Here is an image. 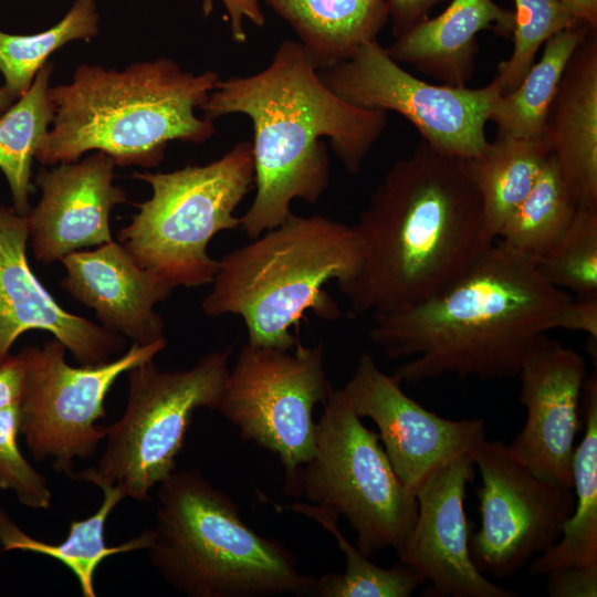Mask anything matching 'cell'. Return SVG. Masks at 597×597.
Here are the masks:
<instances>
[{"label":"cell","mask_w":597,"mask_h":597,"mask_svg":"<svg viewBox=\"0 0 597 597\" xmlns=\"http://www.w3.org/2000/svg\"><path fill=\"white\" fill-rule=\"evenodd\" d=\"M514 4L512 53L499 64L493 78L501 95L521 83L549 38L579 23L558 0H514Z\"/></svg>","instance_id":"1f68e13d"},{"label":"cell","mask_w":597,"mask_h":597,"mask_svg":"<svg viewBox=\"0 0 597 597\" xmlns=\"http://www.w3.org/2000/svg\"><path fill=\"white\" fill-rule=\"evenodd\" d=\"M23 381V367L18 355L0 364V410L19 401Z\"/></svg>","instance_id":"74e56055"},{"label":"cell","mask_w":597,"mask_h":597,"mask_svg":"<svg viewBox=\"0 0 597 597\" xmlns=\"http://www.w3.org/2000/svg\"><path fill=\"white\" fill-rule=\"evenodd\" d=\"M316 423L315 451L303 467L300 494L343 515L366 556L400 549L411 532L418 502L399 479L380 443L342 388L332 389Z\"/></svg>","instance_id":"9c48e42d"},{"label":"cell","mask_w":597,"mask_h":597,"mask_svg":"<svg viewBox=\"0 0 597 597\" xmlns=\"http://www.w3.org/2000/svg\"><path fill=\"white\" fill-rule=\"evenodd\" d=\"M284 509L307 515L336 540L346 556L342 574H327L316 579V597H408L427 580L415 567L399 561L390 568L374 564L369 556L353 546L337 526L338 514L317 504L294 503Z\"/></svg>","instance_id":"83f0119b"},{"label":"cell","mask_w":597,"mask_h":597,"mask_svg":"<svg viewBox=\"0 0 597 597\" xmlns=\"http://www.w3.org/2000/svg\"><path fill=\"white\" fill-rule=\"evenodd\" d=\"M354 227L360 266L337 285L354 314H385L428 300L496 240L465 159L425 142L390 167Z\"/></svg>","instance_id":"3957f363"},{"label":"cell","mask_w":597,"mask_h":597,"mask_svg":"<svg viewBox=\"0 0 597 597\" xmlns=\"http://www.w3.org/2000/svg\"><path fill=\"white\" fill-rule=\"evenodd\" d=\"M1 549H2V547H1V545H0V553H1Z\"/></svg>","instance_id":"60d3db41"},{"label":"cell","mask_w":597,"mask_h":597,"mask_svg":"<svg viewBox=\"0 0 597 597\" xmlns=\"http://www.w3.org/2000/svg\"><path fill=\"white\" fill-rule=\"evenodd\" d=\"M297 35L317 71L350 59L388 20L386 0H265Z\"/></svg>","instance_id":"7402d4cb"},{"label":"cell","mask_w":597,"mask_h":597,"mask_svg":"<svg viewBox=\"0 0 597 597\" xmlns=\"http://www.w3.org/2000/svg\"><path fill=\"white\" fill-rule=\"evenodd\" d=\"M473 479L470 454L452 460L427 479L415 491L417 517L397 555L431 583L430 596L514 597V591L490 582L470 556L464 499Z\"/></svg>","instance_id":"9a60e30c"},{"label":"cell","mask_w":597,"mask_h":597,"mask_svg":"<svg viewBox=\"0 0 597 597\" xmlns=\"http://www.w3.org/2000/svg\"><path fill=\"white\" fill-rule=\"evenodd\" d=\"M557 328L584 332L597 343V296L570 297L559 314Z\"/></svg>","instance_id":"d590c367"},{"label":"cell","mask_w":597,"mask_h":597,"mask_svg":"<svg viewBox=\"0 0 597 597\" xmlns=\"http://www.w3.org/2000/svg\"><path fill=\"white\" fill-rule=\"evenodd\" d=\"M318 74L355 106L400 114L439 153L467 160L480 156L489 144L485 125L501 96L493 80L479 88L428 83L401 67L377 40Z\"/></svg>","instance_id":"7c38bea8"},{"label":"cell","mask_w":597,"mask_h":597,"mask_svg":"<svg viewBox=\"0 0 597 597\" xmlns=\"http://www.w3.org/2000/svg\"><path fill=\"white\" fill-rule=\"evenodd\" d=\"M579 22L597 29V0H558Z\"/></svg>","instance_id":"f35d334b"},{"label":"cell","mask_w":597,"mask_h":597,"mask_svg":"<svg viewBox=\"0 0 597 597\" xmlns=\"http://www.w3.org/2000/svg\"><path fill=\"white\" fill-rule=\"evenodd\" d=\"M27 216L0 203V364L28 331H45L64 345L80 365L113 359L127 339L101 324L64 310L30 268Z\"/></svg>","instance_id":"e0dca14e"},{"label":"cell","mask_w":597,"mask_h":597,"mask_svg":"<svg viewBox=\"0 0 597 597\" xmlns=\"http://www.w3.org/2000/svg\"><path fill=\"white\" fill-rule=\"evenodd\" d=\"M585 432L573 458L575 505L561 536L530 564L533 576L565 567L597 569V378H586Z\"/></svg>","instance_id":"603a6c76"},{"label":"cell","mask_w":597,"mask_h":597,"mask_svg":"<svg viewBox=\"0 0 597 597\" xmlns=\"http://www.w3.org/2000/svg\"><path fill=\"white\" fill-rule=\"evenodd\" d=\"M543 138L578 206H597V32L570 57L548 108Z\"/></svg>","instance_id":"ffe728a7"},{"label":"cell","mask_w":597,"mask_h":597,"mask_svg":"<svg viewBox=\"0 0 597 597\" xmlns=\"http://www.w3.org/2000/svg\"><path fill=\"white\" fill-rule=\"evenodd\" d=\"M441 0H386L388 19L395 38L428 18L429 11Z\"/></svg>","instance_id":"8d00e7d4"},{"label":"cell","mask_w":597,"mask_h":597,"mask_svg":"<svg viewBox=\"0 0 597 597\" xmlns=\"http://www.w3.org/2000/svg\"><path fill=\"white\" fill-rule=\"evenodd\" d=\"M252 240L218 261L201 303L205 315H238L249 344L284 350L300 343L291 328L307 311L328 321L342 316L325 284L345 283L360 266L363 244L354 226L291 213Z\"/></svg>","instance_id":"5b68a950"},{"label":"cell","mask_w":597,"mask_h":597,"mask_svg":"<svg viewBox=\"0 0 597 597\" xmlns=\"http://www.w3.org/2000/svg\"><path fill=\"white\" fill-rule=\"evenodd\" d=\"M230 355L231 348L211 352L187 369L160 370L150 359L127 370L126 407L116 422L105 427L102 457L71 478L148 501L150 490L176 470L195 411L217 410Z\"/></svg>","instance_id":"ba28073f"},{"label":"cell","mask_w":597,"mask_h":597,"mask_svg":"<svg viewBox=\"0 0 597 597\" xmlns=\"http://www.w3.org/2000/svg\"><path fill=\"white\" fill-rule=\"evenodd\" d=\"M569 300L533 258L496 239L443 291L408 308L371 315L368 336L386 357H410L394 373L400 383L446 375L513 378L557 328Z\"/></svg>","instance_id":"6da1fadb"},{"label":"cell","mask_w":597,"mask_h":597,"mask_svg":"<svg viewBox=\"0 0 597 597\" xmlns=\"http://www.w3.org/2000/svg\"><path fill=\"white\" fill-rule=\"evenodd\" d=\"M227 11L231 35L234 42L244 43L247 33L244 22L249 21L256 27L265 24V15L259 0H220ZM214 0H202V13L209 17L213 10Z\"/></svg>","instance_id":"e575fe53"},{"label":"cell","mask_w":597,"mask_h":597,"mask_svg":"<svg viewBox=\"0 0 597 597\" xmlns=\"http://www.w3.org/2000/svg\"><path fill=\"white\" fill-rule=\"evenodd\" d=\"M166 339L132 344L117 358L96 365L71 366L57 339L24 347L17 355L23 367L18 401L19 433L36 461L50 459L56 472L72 476L74 460L93 457L105 439V398L117 378L132 367L154 359Z\"/></svg>","instance_id":"8fae6325"},{"label":"cell","mask_w":597,"mask_h":597,"mask_svg":"<svg viewBox=\"0 0 597 597\" xmlns=\"http://www.w3.org/2000/svg\"><path fill=\"white\" fill-rule=\"evenodd\" d=\"M517 376L526 421L509 447L538 476L573 489L585 362L573 348L547 337L526 358Z\"/></svg>","instance_id":"2e32d148"},{"label":"cell","mask_w":597,"mask_h":597,"mask_svg":"<svg viewBox=\"0 0 597 597\" xmlns=\"http://www.w3.org/2000/svg\"><path fill=\"white\" fill-rule=\"evenodd\" d=\"M18 98L4 86L0 87V114L8 109Z\"/></svg>","instance_id":"ab89813d"},{"label":"cell","mask_w":597,"mask_h":597,"mask_svg":"<svg viewBox=\"0 0 597 597\" xmlns=\"http://www.w3.org/2000/svg\"><path fill=\"white\" fill-rule=\"evenodd\" d=\"M535 262L555 287L597 296V206H578L564 233Z\"/></svg>","instance_id":"4dcf8cb0"},{"label":"cell","mask_w":597,"mask_h":597,"mask_svg":"<svg viewBox=\"0 0 597 597\" xmlns=\"http://www.w3.org/2000/svg\"><path fill=\"white\" fill-rule=\"evenodd\" d=\"M51 167L34 176L41 198L27 216L29 242L44 265L114 240L111 213L127 202V192L114 184L116 164L102 151Z\"/></svg>","instance_id":"ac0fdd59"},{"label":"cell","mask_w":597,"mask_h":597,"mask_svg":"<svg viewBox=\"0 0 597 597\" xmlns=\"http://www.w3.org/2000/svg\"><path fill=\"white\" fill-rule=\"evenodd\" d=\"M368 353L342 388L360 418L371 419L399 479L415 491L452 460L470 454L485 439L482 419L452 420L427 410L404 392Z\"/></svg>","instance_id":"5bb4252c"},{"label":"cell","mask_w":597,"mask_h":597,"mask_svg":"<svg viewBox=\"0 0 597 597\" xmlns=\"http://www.w3.org/2000/svg\"><path fill=\"white\" fill-rule=\"evenodd\" d=\"M220 76L195 74L168 57L124 70L81 64L71 82L50 88L54 118L36 156L43 166L102 151L116 166L158 167L169 142L200 144L216 133L195 114Z\"/></svg>","instance_id":"277c9868"},{"label":"cell","mask_w":597,"mask_h":597,"mask_svg":"<svg viewBox=\"0 0 597 597\" xmlns=\"http://www.w3.org/2000/svg\"><path fill=\"white\" fill-rule=\"evenodd\" d=\"M103 493V502L98 510L84 520L72 521L67 537L59 544L31 537L0 509L2 549L31 552L59 561L76 577L83 597H96L94 576L101 563L112 555L147 549L150 543V530L147 528L119 545H106L104 536L106 521L124 498L114 488L105 489Z\"/></svg>","instance_id":"d4e9b609"},{"label":"cell","mask_w":597,"mask_h":597,"mask_svg":"<svg viewBox=\"0 0 597 597\" xmlns=\"http://www.w3.org/2000/svg\"><path fill=\"white\" fill-rule=\"evenodd\" d=\"M513 27L514 13L493 0H452L441 14L416 24L385 50L397 63L462 87L473 72L478 33L494 29L509 35Z\"/></svg>","instance_id":"44dd1931"},{"label":"cell","mask_w":597,"mask_h":597,"mask_svg":"<svg viewBox=\"0 0 597 597\" xmlns=\"http://www.w3.org/2000/svg\"><path fill=\"white\" fill-rule=\"evenodd\" d=\"M18 402L0 410V489L11 491L18 501L34 510H48L52 492L46 476L39 473L18 447Z\"/></svg>","instance_id":"d6a6232c"},{"label":"cell","mask_w":597,"mask_h":597,"mask_svg":"<svg viewBox=\"0 0 597 597\" xmlns=\"http://www.w3.org/2000/svg\"><path fill=\"white\" fill-rule=\"evenodd\" d=\"M324 345L295 350L247 343L229 369L217 410L244 440L274 453L285 490L300 495L303 467L315 451L313 409L333 389L323 367Z\"/></svg>","instance_id":"30bf717a"},{"label":"cell","mask_w":597,"mask_h":597,"mask_svg":"<svg viewBox=\"0 0 597 597\" xmlns=\"http://www.w3.org/2000/svg\"><path fill=\"white\" fill-rule=\"evenodd\" d=\"M61 263V286L93 310L103 327L139 346L166 339L165 322L155 306L174 287L138 265L118 241L75 251Z\"/></svg>","instance_id":"d6986e66"},{"label":"cell","mask_w":597,"mask_h":597,"mask_svg":"<svg viewBox=\"0 0 597 597\" xmlns=\"http://www.w3.org/2000/svg\"><path fill=\"white\" fill-rule=\"evenodd\" d=\"M578 203L549 155L524 200L498 239L534 260L548 251L572 222Z\"/></svg>","instance_id":"f1b7e54d"},{"label":"cell","mask_w":597,"mask_h":597,"mask_svg":"<svg viewBox=\"0 0 597 597\" xmlns=\"http://www.w3.org/2000/svg\"><path fill=\"white\" fill-rule=\"evenodd\" d=\"M591 30L579 22L545 42L540 61L513 91L495 101L489 122L496 125L498 132L523 138L543 137L545 118L565 69Z\"/></svg>","instance_id":"484cf974"},{"label":"cell","mask_w":597,"mask_h":597,"mask_svg":"<svg viewBox=\"0 0 597 597\" xmlns=\"http://www.w3.org/2000/svg\"><path fill=\"white\" fill-rule=\"evenodd\" d=\"M158 485L146 551L175 589L189 597L314 596L317 577L298 572L282 543L249 527L200 471L175 470Z\"/></svg>","instance_id":"8992f818"},{"label":"cell","mask_w":597,"mask_h":597,"mask_svg":"<svg viewBox=\"0 0 597 597\" xmlns=\"http://www.w3.org/2000/svg\"><path fill=\"white\" fill-rule=\"evenodd\" d=\"M546 590L552 597H596L597 569L565 567L546 574Z\"/></svg>","instance_id":"836d02e7"},{"label":"cell","mask_w":597,"mask_h":597,"mask_svg":"<svg viewBox=\"0 0 597 597\" xmlns=\"http://www.w3.org/2000/svg\"><path fill=\"white\" fill-rule=\"evenodd\" d=\"M200 109L211 122L243 114L252 123L256 192L240 217L250 239L284 222L294 199L316 203L323 196L329 159L321 138L357 175L387 126V113L355 106L331 90L294 40L281 42L261 72L220 78Z\"/></svg>","instance_id":"7a4b0ae2"},{"label":"cell","mask_w":597,"mask_h":597,"mask_svg":"<svg viewBox=\"0 0 597 597\" xmlns=\"http://www.w3.org/2000/svg\"><path fill=\"white\" fill-rule=\"evenodd\" d=\"M133 177L148 184L151 196L136 203L138 211L117 241L174 289L212 283L219 262L207 248L217 233L241 226L233 212L254 184L251 142L206 165Z\"/></svg>","instance_id":"52a82bcc"},{"label":"cell","mask_w":597,"mask_h":597,"mask_svg":"<svg viewBox=\"0 0 597 597\" xmlns=\"http://www.w3.org/2000/svg\"><path fill=\"white\" fill-rule=\"evenodd\" d=\"M100 32L96 0H75L51 28L32 34L0 30V73L4 87L17 98L31 86L52 53L73 41H90Z\"/></svg>","instance_id":"f546056e"},{"label":"cell","mask_w":597,"mask_h":597,"mask_svg":"<svg viewBox=\"0 0 597 597\" xmlns=\"http://www.w3.org/2000/svg\"><path fill=\"white\" fill-rule=\"evenodd\" d=\"M470 455L482 481L470 556L480 572L506 578L558 540L575 494L535 474L500 440L484 439Z\"/></svg>","instance_id":"4fadbf2b"},{"label":"cell","mask_w":597,"mask_h":597,"mask_svg":"<svg viewBox=\"0 0 597 597\" xmlns=\"http://www.w3.org/2000/svg\"><path fill=\"white\" fill-rule=\"evenodd\" d=\"M549 155L543 137L523 138L498 132L480 156L465 160L486 223L496 239L506 219L531 191Z\"/></svg>","instance_id":"cb8c5ba5"},{"label":"cell","mask_w":597,"mask_h":597,"mask_svg":"<svg viewBox=\"0 0 597 597\" xmlns=\"http://www.w3.org/2000/svg\"><path fill=\"white\" fill-rule=\"evenodd\" d=\"M52 72L53 63H45L29 90L0 114V170L10 189L11 207L21 216L31 210L33 160L54 118Z\"/></svg>","instance_id":"4316f807"}]
</instances>
